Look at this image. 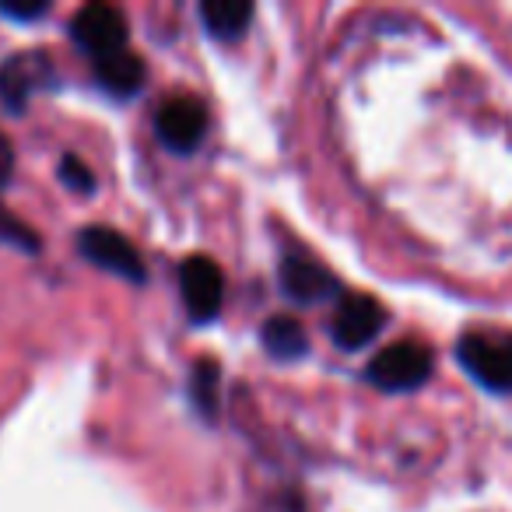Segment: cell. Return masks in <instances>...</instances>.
Returning a JSON list of instances; mask_svg holds the SVG:
<instances>
[{
  "label": "cell",
  "mask_w": 512,
  "mask_h": 512,
  "mask_svg": "<svg viewBox=\"0 0 512 512\" xmlns=\"http://www.w3.org/2000/svg\"><path fill=\"white\" fill-rule=\"evenodd\" d=\"M456 355L470 379L495 393H512V334H467Z\"/></svg>",
  "instance_id": "cell-1"
},
{
  "label": "cell",
  "mask_w": 512,
  "mask_h": 512,
  "mask_svg": "<svg viewBox=\"0 0 512 512\" xmlns=\"http://www.w3.org/2000/svg\"><path fill=\"white\" fill-rule=\"evenodd\" d=\"M432 376V351L418 341H397L369 362V379L379 390L407 393Z\"/></svg>",
  "instance_id": "cell-2"
},
{
  "label": "cell",
  "mask_w": 512,
  "mask_h": 512,
  "mask_svg": "<svg viewBox=\"0 0 512 512\" xmlns=\"http://www.w3.org/2000/svg\"><path fill=\"white\" fill-rule=\"evenodd\" d=\"M386 327V309L379 299L362 292H351L337 299L334 320H330V334L344 351H358L369 341H376L379 330Z\"/></svg>",
  "instance_id": "cell-3"
},
{
  "label": "cell",
  "mask_w": 512,
  "mask_h": 512,
  "mask_svg": "<svg viewBox=\"0 0 512 512\" xmlns=\"http://www.w3.org/2000/svg\"><path fill=\"white\" fill-rule=\"evenodd\" d=\"M78 249L85 260H92L95 267L116 274V278H127V281H134V285H141V281L148 278L137 249L130 246L120 232H113V228H102V225L85 228V232L78 235Z\"/></svg>",
  "instance_id": "cell-4"
},
{
  "label": "cell",
  "mask_w": 512,
  "mask_h": 512,
  "mask_svg": "<svg viewBox=\"0 0 512 512\" xmlns=\"http://www.w3.org/2000/svg\"><path fill=\"white\" fill-rule=\"evenodd\" d=\"M179 288H183V302L193 320L207 323L218 316L221 299H225V274L211 256H186L179 267Z\"/></svg>",
  "instance_id": "cell-5"
},
{
  "label": "cell",
  "mask_w": 512,
  "mask_h": 512,
  "mask_svg": "<svg viewBox=\"0 0 512 512\" xmlns=\"http://www.w3.org/2000/svg\"><path fill=\"white\" fill-rule=\"evenodd\" d=\"M71 36L81 50L95 53V57H109V53H120L127 46V18L113 4H85V8L74 15Z\"/></svg>",
  "instance_id": "cell-6"
},
{
  "label": "cell",
  "mask_w": 512,
  "mask_h": 512,
  "mask_svg": "<svg viewBox=\"0 0 512 512\" xmlns=\"http://www.w3.org/2000/svg\"><path fill=\"white\" fill-rule=\"evenodd\" d=\"M155 130L169 151L190 155V151L200 148V141H204V134H207V109L200 106L197 99H190V95L165 99L162 106H158Z\"/></svg>",
  "instance_id": "cell-7"
},
{
  "label": "cell",
  "mask_w": 512,
  "mask_h": 512,
  "mask_svg": "<svg viewBox=\"0 0 512 512\" xmlns=\"http://www.w3.org/2000/svg\"><path fill=\"white\" fill-rule=\"evenodd\" d=\"M281 288L295 302H323L341 292L334 274L316 264V260H309V256H288L285 264H281Z\"/></svg>",
  "instance_id": "cell-8"
},
{
  "label": "cell",
  "mask_w": 512,
  "mask_h": 512,
  "mask_svg": "<svg viewBox=\"0 0 512 512\" xmlns=\"http://www.w3.org/2000/svg\"><path fill=\"white\" fill-rule=\"evenodd\" d=\"M50 78V64L43 53H18L0 67V99L8 102L11 113H22L29 95Z\"/></svg>",
  "instance_id": "cell-9"
},
{
  "label": "cell",
  "mask_w": 512,
  "mask_h": 512,
  "mask_svg": "<svg viewBox=\"0 0 512 512\" xmlns=\"http://www.w3.org/2000/svg\"><path fill=\"white\" fill-rule=\"evenodd\" d=\"M95 78H99V85L106 88L109 95H120V99H127V95H134L137 88H141L144 64L127 50L109 53V57H102L99 64H95Z\"/></svg>",
  "instance_id": "cell-10"
},
{
  "label": "cell",
  "mask_w": 512,
  "mask_h": 512,
  "mask_svg": "<svg viewBox=\"0 0 512 512\" xmlns=\"http://www.w3.org/2000/svg\"><path fill=\"white\" fill-rule=\"evenodd\" d=\"M200 15H204V25L211 36L239 39L253 22V4H246V0H204Z\"/></svg>",
  "instance_id": "cell-11"
},
{
  "label": "cell",
  "mask_w": 512,
  "mask_h": 512,
  "mask_svg": "<svg viewBox=\"0 0 512 512\" xmlns=\"http://www.w3.org/2000/svg\"><path fill=\"white\" fill-rule=\"evenodd\" d=\"M264 348L271 351L274 358L281 362H295L309 351V337H306V327L292 316H274V320L264 323Z\"/></svg>",
  "instance_id": "cell-12"
},
{
  "label": "cell",
  "mask_w": 512,
  "mask_h": 512,
  "mask_svg": "<svg viewBox=\"0 0 512 512\" xmlns=\"http://www.w3.org/2000/svg\"><path fill=\"white\" fill-rule=\"evenodd\" d=\"M190 393H193V404H197L200 411L214 414V404H218V369H214V362H197Z\"/></svg>",
  "instance_id": "cell-13"
},
{
  "label": "cell",
  "mask_w": 512,
  "mask_h": 512,
  "mask_svg": "<svg viewBox=\"0 0 512 512\" xmlns=\"http://www.w3.org/2000/svg\"><path fill=\"white\" fill-rule=\"evenodd\" d=\"M0 239L11 242V246H22L25 253H36L39 249V235L29 225H22L11 211H4V207H0Z\"/></svg>",
  "instance_id": "cell-14"
},
{
  "label": "cell",
  "mask_w": 512,
  "mask_h": 512,
  "mask_svg": "<svg viewBox=\"0 0 512 512\" xmlns=\"http://www.w3.org/2000/svg\"><path fill=\"white\" fill-rule=\"evenodd\" d=\"M60 179H64V183L71 186L74 193H92L95 190L92 169H88V165L81 162L78 155H64V162H60Z\"/></svg>",
  "instance_id": "cell-15"
},
{
  "label": "cell",
  "mask_w": 512,
  "mask_h": 512,
  "mask_svg": "<svg viewBox=\"0 0 512 512\" xmlns=\"http://www.w3.org/2000/svg\"><path fill=\"white\" fill-rule=\"evenodd\" d=\"M11 176H15V148H11L8 137L0 134V190L11 183Z\"/></svg>",
  "instance_id": "cell-16"
},
{
  "label": "cell",
  "mask_w": 512,
  "mask_h": 512,
  "mask_svg": "<svg viewBox=\"0 0 512 512\" xmlns=\"http://www.w3.org/2000/svg\"><path fill=\"white\" fill-rule=\"evenodd\" d=\"M0 11L4 15H11V18H22V22H29V18H39V15H46V4H0Z\"/></svg>",
  "instance_id": "cell-17"
}]
</instances>
